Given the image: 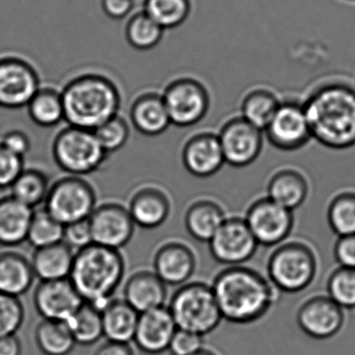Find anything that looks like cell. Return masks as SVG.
Listing matches in <instances>:
<instances>
[{
    "mask_svg": "<svg viewBox=\"0 0 355 355\" xmlns=\"http://www.w3.org/2000/svg\"><path fill=\"white\" fill-rule=\"evenodd\" d=\"M302 103L313 140L332 150L355 146L354 85L342 80L323 83Z\"/></svg>",
    "mask_w": 355,
    "mask_h": 355,
    "instance_id": "cell-1",
    "label": "cell"
},
{
    "mask_svg": "<svg viewBox=\"0 0 355 355\" xmlns=\"http://www.w3.org/2000/svg\"><path fill=\"white\" fill-rule=\"evenodd\" d=\"M211 288L223 320L238 325L266 317L279 293L267 276L245 265L224 268L214 278Z\"/></svg>",
    "mask_w": 355,
    "mask_h": 355,
    "instance_id": "cell-2",
    "label": "cell"
},
{
    "mask_svg": "<svg viewBox=\"0 0 355 355\" xmlns=\"http://www.w3.org/2000/svg\"><path fill=\"white\" fill-rule=\"evenodd\" d=\"M67 125L95 130L119 114L121 94L117 85L99 73L76 76L61 91Z\"/></svg>",
    "mask_w": 355,
    "mask_h": 355,
    "instance_id": "cell-3",
    "label": "cell"
},
{
    "mask_svg": "<svg viewBox=\"0 0 355 355\" xmlns=\"http://www.w3.org/2000/svg\"><path fill=\"white\" fill-rule=\"evenodd\" d=\"M125 274L120 250L92 244L76 251L69 279L83 300L103 311Z\"/></svg>",
    "mask_w": 355,
    "mask_h": 355,
    "instance_id": "cell-4",
    "label": "cell"
},
{
    "mask_svg": "<svg viewBox=\"0 0 355 355\" xmlns=\"http://www.w3.org/2000/svg\"><path fill=\"white\" fill-rule=\"evenodd\" d=\"M318 268L315 249L304 241L288 239L268 257L267 277L278 292L298 294L315 282Z\"/></svg>",
    "mask_w": 355,
    "mask_h": 355,
    "instance_id": "cell-5",
    "label": "cell"
},
{
    "mask_svg": "<svg viewBox=\"0 0 355 355\" xmlns=\"http://www.w3.org/2000/svg\"><path fill=\"white\" fill-rule=\"evenodd\" d=\"M168 309L180 329L205 336L223 321L211 284L189 282L172 294Z\"/></svg>",
    "mask_w": 355,
    "mask_h": 355,
    "instance_id": "cell-6",
    "label": "cell"
},
{
    "mask_svg": "<svg viewBox=\"0 0 355 355\" xmlns=\"http://www.w3.org/2000/svg\"><path fill=\"white\" fill-rule=\"evenodd\" d=\"M93 130L67 125L53 142V157L60 169L68 175L84 176L97 171L107 159Z\"/></svg>",
    "mask_w": 355,
    "mask_h": 355,
    "instance_id": "cell-7",
    "label": "cell"
},
{
    "mask_svg": "<svg viewBox=\"0 0 355 355\" xmlns=\"http://www.w3.org/2000/svg\"><path fill=\"white\" fill-rule=\"evenodd\" d=\"M44 209L63 224L89 219L97 207L94 188L82 176L67 175L51 184Z\"/></svg>",
    "mask_w": 355,
    "mask_h": 355,
    "instance_id": "cell-8",
    "label": "cell"
},
{
    "mask_svg": "<svg viewBox=\"0 0 355 355\" xmlns=\"http://www.w3.org/2000/svg\"><path fill=\"white\" fill-rule=\"evenodd\" d=\"M164 103L172 125L191 128L207 117L211 95L205 85L192 76L174 78L164 89Z\"/></svg>",
    "mask_w": 355,
    "mask_h": 355,
    "instance_id": "cell-9",
    "label": "cell"
},
{
    "mask_svg": "<svg viewBox=\"0 0 355 355\" xmlns=\"http://www.w3.org/2000/svg\"><path fill=\"white\" fill-rule=\"evenodd\" d=\"M259 246L276 247L290 239L294 228V211L261 197L250 203L244 217Z\"/></svg>",
    "mask_w": 355,
    "mask_h": 355,
    "instance_id": "cell-10",
    "label": "cell"
},
{
    "mask_svg": "<svg viewBox=\"0 0 355 355\" xmlns=\"http://www.w3.org/2000/svg\"><path fill=\"white\" fill-rule=\"evenodd\" d=\"M263 135L278 150L296 151L306 146L313 138L302 101H282Z\"/></svg>",
    "mask_w": 355,
    "mask_h": 355,
    "instance_id": "cell-11",
    "label": "cell"
},
{
    "mask_svg": "<svg viewBox=\"0 0 355 355\" xmlns=\"http://www.w3.org/2000/svg\"><path fill=\"white\" fill-rule=\"evenodd\" d=\"M259 246L244 218L238 216L226 218L209 242L211 257L225 267L244 265L254 257Z\"/></svg>",
    "mask_w": 355,
    "mask_h": 355,
    "instance_id": "cell-12",
    "label": "cell"
},
{
    "mask_svg": "<svg viewBox=\"0 0 355 355\" xmlns=\"http://www.w3.org/2000/svg\"><path fill=\"white\" fill-rule=\"evenodd\" d=\"M225 164L234 168L248 167L263 151L265 135L240 115L230 118L217 132Z\"/></svg>",
    "mask_w": 355,
    "mask_h": 355,
    "instance_id": "cell-13",
    "label": "cell"
},
{
    "mask_svg": "<svg viewBox=\"0 0 355 355\" xmlns=\"http://www.w3.org/2000/svg\"><path fill=\"white\" fill-rule=\"evenodd\" d=\"M40 88V78L32 64L15 55L0 58V107H26Z\"/></svg>",
    "mask_w": 355,
    "mask_h": 355,
    "instance_id": "cell-14",
    "label": "cell"
},
{
    "mask_svg": "<svg viewBox=\"0 0 355 355\" xmlns=\"http://www.w3.org/2000/svg\"><path fill=\"white\" fill-rule=\"evenodd\" d=\"M89 223L93 244L120 250L128 244L135 234V224L128 207L117 202L97 205Z\"/></svg>",
    "mask_w": 355,
    "mask_h": 355,
    "instance_id": "cell-15",
    "label": "cell"
},
{
    "mask_svg": "<svg viewBox=\"0 0 355 355\" xmlns=\"http://www.w3.org/2000/svg\"><path fill=\"white\" fill-rule=\"evenodd\" d=\"M345 311L327 295L305 299L296 313L297 325L303 334L315 340L334 338L345 325Z\"/></svg>",
    "mask_w": 355,
    "mask_h": 355,
    "instance_id": "cell-16",
    "label": "cell"
},
{
    "mask_svg": "<svg viewBox=\"0 0 355 355\" xmlns=\"http://www.w3.org/2000/svg\"><path fill=\"white\" fill-rule=\"evenodd\" d=\"M69 278L40 282L34 291V305L42 319L67 322L84 304Z\"/></svg>",
    "mask_w": 355,
    "mask_h": 355,
    "instance_id": "cell-17",
    "label": "cell"
},
{
    "mask_svg": "<svg viewBox=\"0 0 355 355\" xmlns=\"http://www.w3.org/2000/svg\"><path fill=\"white\" fill-rule=\"evenodd\" d=\"M153 271L167 286H180L191 282L197 269L194 249L186 242L167 241L153 255Z\"/></svg>",
    "mask_w": 355,
    "mask_h": 355,
    "instance_id": "cell-18",
    "label": "cell"
},
{
    "mask_svg": "<svg viewBox=\"0 0 355 355\" xmlns=\"http://www.w3.org/2000/svg\"><path fill=\"white\" fill-rule=\"evenodd\" d=\"M182 165L191 175L207 178L215 175L225 165L217 132H198L184 142Z\"/></svg>",
    "mask_w": 355,
    "mask_h": 355,
    "instance_id": "cell-19",
    "label": "cell"
},
{
    "mask_svg": "<svg viewBox=\"0 0 355 355\" xmlns=\"http://www.w3.org/2000/svg\"><path fill=\"white\" fill-rule=\"evenodd\" d=\"M128 209L136 226L144 230H155L170 217L171 199L161 187L143 184L132 192Z\"/></svg>",
    "mask_w": 355,
    "mask_h": 355,
    "instance_id": "cell-20",
    "label": "cell"
},
{
    "mask_svg": "<svg viewBox=\"0 0 355 355\" xmlns=\"http://www.w3.org/2000/svg\"><path fill=\"white\" fill-rule=\"evenodd\" d=\"M178 330L167 305L140 313L134 342L147 354H161L168 351Z\"/></svg>",
    "mask_w": 355,
    "mask_h": 355,
    "instance_id": "cell-21",
    "label": "cell"
},
{
    "mask_svg": "<svg viewBox=\"0 0 355 355\" xmlns=\"http://www.w3.org/2000/svg\"><path fill=\"white\" fill-rule=\"evenodd\" d=\"M168 286L150 270H140L125 282L123 299L139 313L165 306Z\"/></svg>",
    "mask_w": 355,
    "mask_h": 355,
    "instance_id": "cell-22",
    "label": "cell"
},
{
    "mask_svg": "<svg viewBox=\"0 0 355 355\" xmlns=\"http://www.w3.org/2000/svg\"><path fill=\"white\" fill-rule=\"evenodd\" d=\"M130 122L137 132L147 137H157L170 128L171 120L162 93L147 91L132 101Z\"/></svg>",
    "mask_w": 355,
    "mask_h": 355,
    "instance_id": "cell-23",
    "label": "cell"
},
{
    "mask_svg": "<svg viewBox=\"0 0 355 355\" xmlns=\"http://www.w3.org/2000/svg\"><path fill=\"white\" fill-rule=\"evenodd\" d=\"M227 215L218 201L211 198H198L187 207L184 222L187 232L197 242L211 240Z\"/></svg>",
    "mask_w": 355,
    "mask_h": 355,
    "instance_id": "cell-24",
    "label": "cell"
},
{
    "mask_svg": "<svg viewBox=\"0 0 355 355\" xmlns=\"http://www.w3.org/2000/svg\"><path fill=\"white\" fill-rule=\"evenodd\" d=\"M309 194L306 176L295 168H282L268 180L266 196L290 211L302 207Z\"/></svg>",
    "mask_w": 355,
    "mask_h": 355,
    "instance_id": "cell-25",
    "label": "cell"
},
{
    "mask_svg": "<svg viewBox=\"0 0 355 355\" xmlns=\"http://www.w3.org/2000/svg\"><path fill=\"white\" fill-rule=\"evenodd\" d=\"M35 209L9 196L0 198V245L14 247L26 242Z\"/></svg>",
    "mask_w": 355,
    "mask_h": 355,
    "instance_id": "cell-26",
    "label": "cell"
},
{
    "mask_svg": "<svg viewBox=\"0 0 355 355\" xmlns=\"http://www.w3.org/2000/svg\"><path fill=\"white\" fill-rule=\"evenodd\" d=\"M76 251L65 242L35 249L31 263L40 282L67 279L71 273Z\"/></svg>",
    "mask_w": 355,
    "mask_h": 355,
    "instance_id": "cell-27",
    "label": "cell"
},
{
    "mask_svg": "<svg viewBox=\"0 0 355 355\" xmlns=\"http://www.w3.org/2000/svg\"><path fill=\"white\" fill-rule=\"evenodd\" d=\"M35 278L32 263L21 253H0V293L19 298L31 290Z\"/></svg>",
    "mask_w": 355,
    "mask_h": 355,
    "instance_id": "cell-28",
    "label": "cell"
},
{
    "mask_svg": "<svg viewBox=\"0 0 355 355\" xmlns=\"http://www.w3.org/2000/svg\"><path fill=\"white\" fill-rule=\"evenodd\" d=\"M103 336L107 340L130 344L134 342L140 313L124 299H112L101 311Z\"/></svg>",
    "mask_w": 355,
    "mask_h": 355,
    "instance_id": "cell-29",
    "label": "cell"
},
{
    "mask_svg": "<svg viewBox=\"0 0 355 355\" xmlns=\"http://www.w3.org/2000/svg\"><path fill=\"white\" fill-rule=\"evenodd\" d=\"M277 94L267 87H255L243 96L240 116L263 130L267 128L279 107Z\"/></svg>",
    "mask_w": 355,
    "mask_h": 355,
    "instance_id": "cell-30",
    "label": "cell"
},
{
    "mask_svg": "<svg viewBox=\"0 0 355 355\" xmlns=\"http://www.w3.org/2000/svg\"><path fill=\"white\" fill-rule=\"evenodd\" d=\"M31 120L41 128H53L65 120L61 91L41 87L26 105Z\"/></svg>",
    "mask_w": 355,
    "mask_h": 355,
    "instance_id": "cell-31",
    "label": "cell"
},
{
    "mask_svg": "<svg viewBox=\"0 0 355 355\" xmlns=\"http://www.w3.org/2000/svg\"><path fill=\"white\" fill-rule=\"evenodd\" d=\"M35 340L45 355H68L76 343L66 322L44 320L35 329Z\"/></svg>",
    "mask_w": 355,
    "mask_h": 355,
    "instance_id": "cell-32",
    "label": "cell"
},
{
    "mask_svg": "<svg viewBox=\"0 0 355 355\" xmlns=\"http://www.w3.org/2000/svg\"><path fill=\"white\" fill-rule=\"evenodd\" d=\"M143 12L164 30H173L188 19L192 0H144Z\"/></svg>",
    "mask_w": 355,
    "mask_h": 355,
    "instance_id": "cell-33",
    "label": "cell"
},
{
    "mask_svg": "<svg viewBox=\"0 0 355 355\" xmlns=\"http://www.w3.org/2000/svg\"><path fill=\"white\" fill-rule=\"evenodd\" d=\"M49 188V178L40 170L24 169L10 188V195L35 209L45 202Z\"/></svg>",
    "mask_w": 355,
    "mask_h": 355,
    "instance_id": "cell-34",
    "label": "cell"
},
{
    "mask_svg": "<svg viewBox=\"0 0 355 355\" xmlns=\"http://www.w3.org/2000/svg\"><path fill=\"white\" fill-rule=\"evenodd\" d=\"M328 225L338 236L355 234V190L336 193L328 203Z\"/></svg>",
    "mask_w": 355,
    "mask_h": 355,
    "instance_id": "cell-35",
    "label": "cell"
},
{
    "mask_svg": "<svg viewBox=\"0 0 355 355\" xmlns=\"http://www.w3.org/2000/svg\"><path fill=\"white\" fill-rule=\"evenodd\" d=\"M66 323L76 344L89 346L103 336L101 311L89 303L85 302Z\"/></svg>",
    "mask_w": 355,
    "mask_h": 355,
    "instance_id": "cell-36",
    "label": "cell"
},
{
    "mask_svg": "<svg viewBox=\"0 0 355 355\" xmlns=\"http://www.w3.org/2000/svg\"><path fill=\"white\" fill-rule=\"evenodd\" d=\"M165 30L153 21L144 12L130 16L125 26V38L128 44L137 51H147L161 43Z\"/></svg>",
    "mask_w": 355,
    "mask_h": 355,
    "instance_id": "cell-37",
    "label": "cell"
},
{
    "mask_svg": "<svg viewBox=\"0 0 355 355\" xmlns=\"http://www.w3.org/2000/svg\"><path fill=\"white\" fill-rule=\"evenodd\" d=\"M65 226L55 220L45 209H35L26 242L35 249L59 244L64 240Z\"/></svg>",
    "mask_w": 355,
    "mask_h": 355,
    "instance_id": "cell-38",
    "label": "cell"
},
{
    "mask_svg": "<svg viewBox=\"0 0 355 355\" xmlns=\"http://www.w3.org/2000/svg\"><path fill=\"white\" fill-rule=\"evenodd\" d=\"M326 295L344 311L355 309V269L338 266L329 274Z\"/></svg>",
    "mask_w": 355,
    "mask_h": 355,
    "instance_id": "cell-39",
    "label": "cell"
},
{
    "mask_svg": "<svg viewBox=\"0 0 355 355\" xmlns=\"http://www.w3.org/2000/svg\"><path fill=\"white\" fill-rule=\"evenodd\" d=\"M93 132L107 155L123 148L130 136V124L119 114Z\"/></svg>",
    "mask_w": 355,
    "mask_h": 355,
    "instance_id": "cell-40",
    "label": "cell"
},
{
    "mask_svg": "<svg viewBox=\"0 0 355 355\" xmlns=\"http://www.w3.org/2000/svg\"><path fill=\"white\" fill-rule=\"evenodd\" d=\"M24 318L26 311L20 299L0 293V338L17 334Z\"/></svg>",
    "mask_w": 355,
    "mask_h": 355,
    "instance_id": "cell-41",
    "label": "cell"
},
{
    "mask_svg": "<svg viewBox=\"0 0 355 355\" xmlns=\"http://www.w3.org/2000/svg\"><path fill=\"white\" fill-rule=\"evenodd\" d=\"M24 169V157L8 150L0 143V190L11 188Z\"/></svg>",
    "mask_w": 355,
    "mask_h": 355,
    "instance_id": "cell-42",
    "label": "cell"
},
{
    "mask_svg": "<svg viewBox=\"0 0 355 355\" xmlns=\"http://www.w3.org/2000/svg\"><path fill=\"white\" fill-rule=\"evenodd\" d=\"M205 347V336L178 328L168 351L171 355H193Z\"/></svg>",
    "mask_w": 355,
    "mask_h": 355,
    "instance_id": "cell-43",
    "label": "cell"
},
{
    "mask_svg": "<svg viewBox=\"0 0 355 355\" xmlns=\"http://www.w3.org/2000/svg\"><path fill=\"white\" fill-rule=\"evenodd\" d=\"M63 242H65L76 252L92 245V232H91L89 219L66 225L64 230Z\"/></svg>",
    "mask_w": 355,
    "mask_h": 355,
    "instance_id": "cell-44",
    "label": "cell"
},
{
    "mask_svg": "<svg viewBox=\"0 0 355 355\" xmlns=\"http://www.w3.org/2000/svg\"><path fill=\"white\" fill-rule=\"evenodd\" d=\"M334 257L338 266L355 269V234L338 236L334 243Z\"/></svg>",
    "mask_w": 355,
    "mask_h": 355,
    "instance_id": "cell-45",
    "label": "cell"
},
{
    "mask_svg": "<svg viewBox=\"0 0 355 355\" xmlns=\"http://www.w3.org/2000/svg\"><path fill=\"white\" fill-rule=\"evenodd\" d=\"M0 143L11 153L24 157L30 153L32 143L28 135L22 130H13L6 132L1 138Z\"/></svg>",
    "mask_w": 355,
    "mask_h": 355,
    "instance_id": "cell-46",
    "label": "cell"
},
{
    "mask_svg": "<svg viewBox=\"0 0 355 355\" xmlns=\"http://www.w3.org/2000/svg\"><path fill=\"white\" fill-rule=\"evenodd\" d=\"M135 0H101V9L107 17L122 20L132 14Z\"/></svg>",
    "mask_w": 355,
    "mask_h": 355,
    "instance_id": "cell-47",
    "label": "cell"
},
{
    "mask_svg": "<svg viewBox=\"0 0 355 355\" xmlns=\"http://www.w3.org/2000/svg\"><path fill=\"white\" fill-rule=\"evenodd\" d=\"M95 355H134L130 344L116 343L107 340L101 345Z\"/></svg>",
    "mask_w": 355,
    "mask_h": 355,
    "instance_id": "cell-48",
    "label": "cell"
},
{
    "mask_svg": "<svg viewBox=\"0 0 355 355\" xmlns=\"http://www.w3.org/2000/svg\"><path fill=\"white\" fill-rule=\"evenodd\" d=\"M0 355H21V343L16 334L0 338Z\"/></svg>",
    "mask_w": 355,
    "mask_h": 355,
    "instance_id": "cell-49",
    "label": "cell"
},
{
    "mask_svg": "<svg viewBox=\"0 0 355 355\" xmlns=\"http://www.w3.org/2000/svg\"><path fill=\"white\" fill-rule=\"evenodd\" d=\"M193 355H218V353L211 350V349L207 348V347H205V348L201 349L200 351Z\"/></svg>",
    "mask_w": 355,
    "mask_h": 355,
    "instance_id": "cell-50",
    "label": "cell"
},
{
    "mask_svg": "<svg viewBox=\"0 0 355 355\" xmlns=\"http://www.w3.org/2000/svg\"><path fill=\"white\" fill-rule=\"evenodd\" d=\"M344 1H347V3H355V0H344Z\"/></svg>",
    "mask_w": 355,
    "mask_h": 355,
    "instance_id": "cell-51",
    "label": "cell"
},
{
    "mask_svg": "<svg viewBox=\"0 0 355 355\" xmlns=\"http://www.w3.org/2000/svg\"><path fill=\"white\" fill-rule=\"evenodd\" d=\"M354 87H355V84H354Z\"/></svg>",
    "mask_w": 355,
    "mask_h": 355,
    "instance_id": "cell-52",
    "label": "cell"
}]
</instances>
